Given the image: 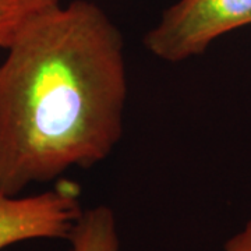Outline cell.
<instances>
[{
	"label": "cell",
	"instance_id": "3957f363",
	"mask_svg": "<svg viewBox=\"0 0 251 251\" xmlns=\"http://www.w3.org/2000/svg\"><path fill=\"white\" fill-rule=\"evenodd\" d=\"M82 211L80 188L69 180L34 196H0V251L29 240H67Z\"/></svg>",
	"mask_w": 251,
	"mask_h": 251
},
{
	"label": "cell",
	"instance_id": "5b68a950",
	"mask_svg": "<svg viewBox=\"0 0 251 251\" xmlns=\"http://www.w3.org/2000/svg\"><path fill=\"white\" fill-rule=\"evenodd\" d=\"M60 0H0V49H7L28 24Z\"/></svg>",
	"mask_w": 251,
	"mask_h": 251
},
{
	"label": "cell",
	"instance_id": "8992f818",
	"mask_svg": "<svg viewBox=\"0 0 251 251\" xmlns=\"http://www.w3.org/2000/svg\"><path fill=\"white\" fill-rule=\"evenodd\" d=\"M224 251H251V219L247 221L239 233L225 243Z\"/></svg>",
	"mask_w": 251,
	"mask_h": 251
},
{
	"label": "cell",
	"instance_id": "6da1fadb",
	"mask_svg": "<svg viewBox=\"0 0 251 251\" xmlns=\"http://www.w3.org/2000/svg\"><path fill=\"white\" fill-rule=\"evenodd\" d=\"M0 63V196L105 161L123 135L125 39L90 0L32 20Z\"/></svg>",
	"mask_w": 251,
	"mask_h": 251
},
{
	"label": "cell",
	"instance_id": "277c9868",
	"mask_svg": "<svg viewBox=\"0 0 251 251\" xmlns=\"http://www.w3.org/2000/svg\"><path fill=\"white\" fill-rule=\"evenodd\" d=\"M69 251H120L116 216L108 205L84 209L69 236Z\"/></svg>",
	"mask_w": 251,
	"mask_h": 251
},
{
	"label": "cell",
	"instance_id": "7a4b0ae2",
	"mask_svg": "<svg viewBox=\"0 0 251 251\" xmlns=\"http://www.w3.org/2000/svg\"><path fill=\"white\" fill-rule=\"evenodd\" d=\"M251 25V0H179L144 36L150 53L168 63H181L237 28Z\"/></svg>",
	"mask_w": 251,
	"mask_h": 251
}]
</instances>
